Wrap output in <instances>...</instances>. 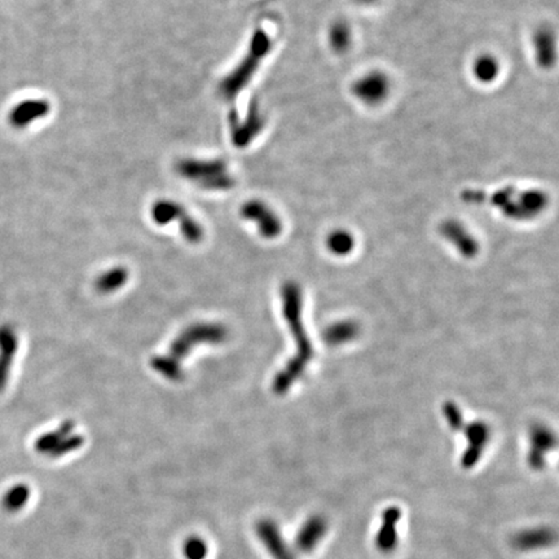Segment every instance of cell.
I'll use <instances>...</instances> for the list:
<instances>
[{"mask_svg":"<svg viewBox=\"0 0 559 559\" xmlns=\"http://www.w3.org/2000/svg\"><path fill=\"white\" fill-rule=\"evenodd\" d=\"M271 49V36L262 27H256L250 38L244 57L219 82L217 95L224 101H235L237 96L252 83Z\"/></svg>","mask_w":559,"mask_h":559,"instance_id":"cell-2","label":"cell"},{"mask_svg":"<svg viewBox=\"0 0 559 559\" xmlns=\"http://www.w3.org/2000/svg\"><path fill=\"white\" fill-rule=\"evenodd\" d=\"M185 208L172 199H158L151 208V217L155 224L167 226L172 222L179 220Z\"/></svg>","mask_w":559,"mask_h":559,"instance_id":"cell-21","label":"cell"},{"mask_svg":"<svg viewBox=\"0 0 559 559\" xmlns=\"http://www.w3.org/2000/svg\"><path fill=\"white\" fill-rule=\"evenodd\" d=\"M328 531V523L324 516L312 515L307 519L296 537V546L302 553H311L317 546V544L323 540Z\"/></svg>","mask_w":559,"mask_h":559,"instance_id":"cell-13","label":"cell"},{"mask_svg":"<svg viewBox=\"0 0 559 559\" xmlns=\"http://www.w3.org/2000/svg\"><path fill=\"white\" fill-rule=\"evenodd\" d=\"M30 495H31L30 487L24 483H18L12 486L4 493V496L1 498V506L8 513H17L29 503Z\"/></svg>","mask_w":559,"mask_h":559,"instance_id":"cell-24","label":"cell"},{"mask_svg":"<svg viewBox=\"0 0 559 559\" xmlns=\"http://www.w3.org/2000/svg\"><path fill=\"white\" fill-rule=\"evenodd\" d=\"M181 551L185 559H205L208 557V544L199 536H190L183 544Z\"/></svg>","mask_w":559,"mask_h":559,"instance_id":"cell-28","label":"cell"},{"mask_svg":"<svg viewBox=\"0 0 559 559\" xmlns=\"http://www.w3.org/2000/svg\"><path fill=\"white\" fill-rule=\"evenodd\" d=\"M282 299H284V316L288 321L289 326L296 337L299 347L297 356L290 361L288 367L281 370L273 381V391L277 395H284L294 381L302 374L306 367V362L311 358V349L307 342L305 330L300 320V293L296 284L289 282L282 288Z\"/></svg>","mask_w":559,"mask_h":559,"instance_id":"cell-1","label":"cell"},{"mask_svg":"<svg viewBox=\"0 0 559 559\" xmlns=\"http://www.w3.org/2000/svg\"><path fill=\"white\" fill-rule=\"evenodd\" d=\"M245 220L254 222L258 227V232L264 238H276L282 232V222L279 215L267 204L261 199H250L245 202L240 210Z\"/></svg>","mask_w":559,"mask_h":559,"instance_id":"cell-7","label":"cell"},{"mask_svg":"<svg viewBox=\"0 0 559 559\" xmlns=\"http://www.w3.org/2000/svg\"><path fill=\"white\" fill-rule=\"evenodd\" d=\"M441 232L462 253L471 255L477 252V247H478L477 241L474 240L473 236L470 235L469 231L461 224L460 222H457V220L444 222L441 226Z\"/></svg>","mask_w":559,"mask_h":559,"instance_id":"cell-18","label":"cell"},{"mask_svg":"<svg viewBox=\"0 0 559 559\" xmlns=\"http://www.w3.org/2000/svg\"><path fill=\"white\" fill-rule=\"evenodd\" d=\"M17 335L12 326H0V392L8 382L9 370L17 351Z\"/></svg>","mask_w":559,"mask_h":559,"instance_id":"cell-15","label":"cell"},{"mask_svg":"<svg viewBox=\"0 0 559 559\" xmlns=\"http://www.w3.org/2000/svg\"><path fill=\"white\" fill-rule=\"evenodd\" d=\"M468 438L470 447L462 457V466L470 469L478 462L480 454L484 450V444L488 442V429L483 424H474L469 429Z\"/></svg>","mask_w":559,"mask_h":559,"instance_id":"cell-19","label":"cell"},{"mask_svg":"<svg viewBox=\"0 0 559 559\" xmlns=\"http://www.w3.org/2000/svg\"><path fill=\"white\" fill-rule=\"evenodd\" d=\"M52 107L48 100H22L9 110V125L16 130H25L38 119L47 117Z\"/></svg>","mask_w":559,"mask_h":559,"instance_id":"cell-9","label":"cell"},{"mask_svg":"<svg viewBox=\"0 0 559 559\" xmlns=\"http://www.w3.org/2000/svg\"><path fill=\"white\" fill-rule=\"evenodd\" d=\"M356 333L353 326L350 324H342L330 328L329 332H326V339L329 343H341V341L350 339Z\"/></svg>","mask_w":559,"mask_h":559,"instance_id":"cell-30","label":"cell"},{"mask_svg":"<svg viewBox=\"0 0 559 559\" xmlns=\"http://www.w3.org/2000/svg\"><path fill=\"white\" fill-rule=\"evenodd\" d=\"M466 201L482 202L489 201L500 208L506 217L515 220H528L540 215L548 206L549 199L542 190H519L513 185L498 190L492 194H486L482 190H466L464 193Z\"/></svg>","mask_w":559,"mask_h":559,"instance_id":"cell-3","label":"cell"},{"mask_svg":"<svg viewBox=\"0 0 559 559\" xmlns=\"http://www.w3.org/2000/svg\"><path fill=\"white\" fill-rule=\"evenodd\" d=\"M353 1L360 6H364V7H372V6H376L381 0H353Z\"/></svg>","mask_w":559,"mask_h":559,"instance_id":"cell-31","label":"cell"},{"mask_svg":"<svg viewBox=\"0 0 559 559\" xmlns=\"http://www.w3.org/2000/svg\"><path fill=\"white\" fill-rule=\"evenodd\" d=\"M326 245L332 253L346 255L350 253L353 247V237L350 232L344 229H337L328 236Z\"/></svg>","mask_w":559,"mask_h":559,"instance_id":"cell-27","label":"cell"},{"mask_svg":"<svg viewBox=\"0 0 559 559\" xmlns=\"http://www.w3.org/2000/svg\"><path fill=\"white\" fill-rule=\"evenodd\" d=\"M352 98L367 108L382 107L391 96L392 81L388 72L372 69L362 72L351 83Z\"/></svg>","mask_w":559,"mask_h":559,"instance_id":"cell-6","label":"cell"},{"mask_svg":"<svg viewBox=\"0 0 559 559\" xmlns=\"http://www.w3.org/2000/svg\"><path fill=\"white\" fill-rule=\"evenodd\" d=\"M264 126L261 110L258 105L253 104L247 109V114L245 119L238 117V114L232 112L229 116V132L231 139L236 148H246L253 141L256 136L261 134Z\"/></svg>","mask_w":559,"mask_h":559,"instance_id":"cell-8","label":"cell"},{"mask_svg":"<svg viewBox=\"0 0 559 559\" xmlns=\"http://www.w3.org/2000/svg\"><path fill=\"white\" fill-rule=\"evenodd\" d=\"M326 43L330 51L335 54H349L353 43V31L346 20H335L326 31Z\"/></svg>","mask_w":559,"mask_h":559,"instance_id":"cell-17","label":"cell"},{"mask_svg":"<svg viewBox=\"0 0 559 559\" xmlns=\"http://www.w3.org/2000/svg\"><path fill=\"white\" fill-rule=\"evenodd\" d=\"M178 222H179V227H181V235L185 238L187 243L196 245L199 244L204 240V236H205L204 228L194 217L190 215L187 210L181 214V217H179Z\"/></svg>","mask_w":559,"mask_h":559,"instance_id":"cell-26","label":"cell"},{"mask_svg":"<svg viewBox=\"0 0 559 559\" xmlns=\"http://www.w3.org/2000/svg\"><path fill=\"white\" fill-rule=\"evenodd\" d=\"M556 533L548 527H537L515 533L512 544L521 551H539L551 546L556 542Z\"/></svg>","mask_w":559,"mask_h":559,"instance_id":"cell-14","label":"cell"},{"mask_svg":"<svg viewBox=\"0 0 559 559\" xmlns=\"http://www.w3.org/2000/svg\"><path fill=\"white\" fill-rule=\"evenodd\" d=\"M228 330L223 324L217 323H199L184 329L170 346V353L167 355L172 360L181 364V361L190 355L194 346L202 343L206 344H220L226 342Z\"/></svg>","mask_w":559,"mask_h":559,"instance_id":"cell-5","label":"cell"},{"mask_svg":"<svg viewBox=\"0 0 559 559\" xmlns=\"http://www.w3.org/2000/svg\"><path fill=\"white\" fill-rule=\"evenodd\" d=\"M533 450L528 456L530 466L535 470H542L545 466V452L554 447V438L548 430L537 429L533 434Z\"/></svg>","mask_w":559,"mask_h":559,"instance_id":"cell-20","label":"cell"},{"mask_svg":"<svg viewBox=\"0 0 559 559\" xmlns=\"http://www.w3.org/2000/svg\"><path fill=\"white\" fill-rule=\"evenodd\" d=\"M471 77L474 81L489 86L493 84L501 75V63L498 57L492 54H480L473 60L470 66Z\"/></svg>","mask_w":559,"mask_h":559,"instance_id":"cell-16","label":"cell"},{"mask_svg":"<svg viewBox=\"0 0 559 559\" xmlns=\"http://www.w3.org/2000/svg\"><path fill=\"white\" fill-rule=\"evenodd\" d=\"M533 51L535 63L542 69L549 70L557 63V36L549 25H542L533 36Z\"/></svg>","mask_w":559,"mask_h":559,"instance_id":"cell-10","label":"cell"},{"mask_svg":"<svg viewBox=\"0 0 559 559\" xmlns=\"http://www.w3.org/2000/svg\"><path fill=\"white\" fill-rule=\"evenodd\" d=\"M151 367L164 378L170 379L174 382H178L184 378V372L181 368V364L172 360L171 358H169L167 355L153 356L151 359Z\"/></svg>","mask_w":559,"mask_h":559,"instance_id":"cell-25","label":"cell"},{"mask_svg":"<svg viewBox=\"0 0 559 559\" xmlns=\"http://www.w3.org/2000/svg\"><path fill=\"white\" fill-rule=\"evenodd\" d=\"M83 444H84V438L82 435H79V434H70L59 445H56L54 450L48 453V456L52 457V459L63 457L68 453L78 451L79 448H82Z\"/></svg>","mask_w":559,"mask_h":559,"instance_id":"cell-29","label":"cell"},{"mask_svg":"<svg viewBox=\"0 0 559 559\" xmlns=\"http://www.w3.org/2000/svg\"><path fill=\"white\" fill-rule=\"evenodd\" d=\"M127 280H128L127 268L118 266L101 273L95 282V288L101 294H112L117 291L118 289L122 288L123 285H126Z\"/></svg>","mask_w":559,"mask_h":559,"instance_id":"cell-23","label":"cell"},{"mask_svg":"<svg viewBox=\"0 0 559 559\" xmlns=\"http://www.w3.org/2000/svg\"><path fill=\"white\" fill-rule=\"evenodd\" d=\"M255 533L272 558L297 559L284 540L279 526L272 519H261L255 526Z\"/></svg>","mask_w":559,"mask_h":559,"instance_id":"cell-11","label":"cell"},{"mask_svg":"<svg viewBox=\"0 0 559 559\" xmlns=\"http://www.w3.org/2000/svg\"><path fill=\"white\" fill-rule=\"evenodd\" d=\"M401 512L397 506H390L382 513V523L376 536V546L381 553L388 554L397 549V523Z\"/></svg>","mask_w":559,"mask_h":559,"instance_id":"cell-12","label":"cell"},{"mask_svg":"<svg viewBox=\"0 0 559 559\" xmlns=\"http://www.w3.org/2000/svg\"><path fill=\"white\" fill-rule=\"evenodd\" d=\"M175 172L185 181L210 192H224L235 187L236 181L228 163L222 158L185 157L175 163Z\"/></svg>","mask_w":559,"mask_h":559,"instance_id":"cell-4","label":"cell"},{"mask_svg":"<svg viewBox=\"0 0 559 559\" xmlns=\"http://www.w3.org/2000/svg\"><path fill=\"white\" fill-rule=\"evenodd\" d=\"M75 429V422L72 420H66L63 424H60L54 431L39 436L36 442V451L40 454H48L54 450L56 445H59L63 442L66 436L72 434Z\"/></svg>","mask_w":559,"mask_h":559,"instance_id":"cell-22","label":"cell"}]
</instances>
